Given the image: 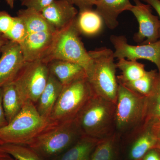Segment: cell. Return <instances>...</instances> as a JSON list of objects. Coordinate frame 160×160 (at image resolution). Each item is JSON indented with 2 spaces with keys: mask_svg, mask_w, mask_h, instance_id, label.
<instances>
[{
  "mask_svg": "<svg viewBox=\"0 0 160 160\" xmlns=\"http://www.w3.org/2000/svg\"><path fill=\"white\" fill-rule=\"evenodd\" d=\"M17 16L23 20L26 26V38L21 46L25 61L43 60L50 49L58 31L41 12L33 9H20Z\"/></svg>",
  "mask_w": 160,
  "mask_h": 160,
  "instance_id": "6da1fadb",
  "label": "cell"
},
{
  "mask_svg": "<svg viewBox=\"0 0 160 160\" xmlns=\"http://www.w3.org/2000/svg\"><path fill=\"white\" fill-rule=\"evenodd\" d=\"M74 120L49 123L27 145L44 160H53L66 151L82 135Z\"/></svg>",
  "mask_w": 160,
  "mask_h": 160,
  "instance_id": "7a4b0ae2",
  "label": "cell"
},
{
  "mask_svg": "<svg viewBox=\"0 0 160 160\" xmlns=\"http://www.w3.org/2000/svg\"><path fill=\"white\" fill-rule=\"evenodd\" d=\"M116 104L94 95L75 118L83 135L100 140L115 131Z\"/></svg>",
  "mask_w": 160,
  "mask_h": 160,
  "instance_id": "3957f363",
  "label": "cell"
},
{
  "mask_svg": "<svg viewBox=\"0 0 160 160\" xmlns=\"http://www.w3.org/2000/svg\"><path fill=\"white\" fill-rule=\"evenodd\" d=\"M92 63L87 78L95 94L116 104L119 84L113 52L104 47L89 52Z\"/></svg>",
  "mask_w": 160,
  "mask_h": 160,
  "instance_id": "277c9868",
  "label": "cell"
},
{
  "mask_svg": "<svg viewBox=\"0 0 160 160\" xmlns=\"http://www.w3.org/2000/svg\"><path fill=\"white\" fill-rule=\"evenodd\" d=\"M49 124L30 101L24 103L17 115L0 128V143L28 145Z\"/></svg>",
  "mask_w": 160,
  "mask_h": 160,
  "instance_id": "5b68a950",
  "label": "cell"
},
{
  "mask_svg": "<svg viewBox=\"0 0 160 160\" xmlns=\"http://www.w3.org/2000/svg\"><path fill=\"white\" fill-rule=\"evenodd\" d=\"M80 35L75 19L57 31L50 49L42 61L47 64L55 60L69 61L82 66L87 72L91 66L92 59Z\"/></svg>",
  "mask_w": 160,
  "mask_h": 160,
  "instance_id": "8992f818",
  "label": "cell"
},
{
  "mask_svg": "<svg viewBox=\"0 0 160 160\" xmlns=\"http://www.w3.org/2000/svg\"><path fill=\"white\" fill-rule=\"evenodd\" d=\"M95 93L87 77L63 86L49 119V123L74 120Z\"/></svg>",
  "mask_w": 160,
  "mask_h": 160,
  "instance_id": "52a82bcc",
  "label": "cell"
},
{
  "mask_svg": "<svg viewBox=\"0 0 160 160\" xmlns=\"http://www.w3.org/2000/svg\"><path fill=\"white\" fill-rule=\"evenodd\" d=\"M146 106V97L119 84L115 114V131L122 137L142 125Z\"/></svg>",
  "mask_w": 160,
  "mask_h": 160,
  "instance_id": "ba28073f",
  "label": "cell"
},
{
  "mask_svg": "<svg viewBox=\"0 0 160 160\" xmlns=\"http://www.w3.org/2000/svg\"><path fill=\"white\" fill-rule=\"evenodd\" d=\"M48 64L42 60L26 62L13 83L23 105L27 101L37 104L48 82Z\"/></svg>",
  "mask_w": 160,
  "mask_h": 160,
  "instance_id": "9c48e42d",
  "label": "cell"
},
{
  "mask_svg": "<svg viewBox=\"0 0 160 160\" xmlns=\"http://www.w3.org/2000/svg\"><path fill=\"white\" fill-rule=\"evenodd\" d=\"M110 40L114 46V58H127L129 61L145 59L155 64L160 73V39L155 42L133 46L128 44L126 37L111 36Z\"/></svg>",
  "mask_w": 160,
  "mask_h": 160,
  "instance_id": "30bf717a",
  "label": "cell"
},
{
  "mask_svg": "<svg viewBox=\"0 0 160 160\" xmlns=\"http://www.w3.org/2000/svg\"><path fill=\"white\" fill-rule=\"evenodd\" d=\"M122 145H125L126 160H142L148 152L157 147L150 124H142L122 136Z\"/></svg>",
  "mask_w": 160,
  "mask_h": 160,
  "instance_id": "8fae6325",
  "label": "cell"
},
{
  "mask_svg": "<svg viewBox=\"0 0 160 160\" xmlns=\"http://www.w3.org/2000/svg\"><path fill=\"white\" fill-rule=\"evenodd\" d=\"M131 11L137 20L139 30L133 39L140 44L155 42L160 39V20L152 13L151 6L141 0H134Z\"/></svg>",
  "mask_w": 160,
  "mask_h": 160,
  "instance_id": "7c38bea8",
  "label": "cell"
},
{
  "mask_svg": "<svg viewBox=\"0 0 160 160\" xmlns=\"http://www.w3.org/2000/svg\"><path fill=\"white\" fill-rule=\"evenodd\" d=\"M0 58V88L12 82L26 62L19 44L8 41L2 48Z\"/></svg>",
  "mask_w": 160,
  "mask_h": 160,
  "instance_id": "4fadbf2b",
  "label": "cell"
},
{
  "mask_svg": "<svg viewBox=\"0 0 160 160\" xmlns=\"http://www.w3.org/2000/svg\"><path fill=\"white\" fill-rule=\"evenodd\" d=\"M78 12L74 5L68 0H54L41 13L57 31H60L75 19Z\"/></svg>",
  "mask_w": 160,
  "mask_h": 160,
  "instance_id": "5bb4252c",
  "label": "cell"
},
{
  "mask_svg": "<svg viewBox=\"0 0 160 160\" xmlns=\"http://www.w3.org/2000/svg\"><path fill=\"white\" fill-rule=\"evenodd\" d=\"M48 66L50 73L55 77L63 86L87 77L85 69L77 63L55 60L48 63Z\"/></svg>",
  "mask_w": 160,
  "mask_h": 160,
  "instance_id": "9a60e30c",
  "label": "cell"
},
{
  "mask_svg": "<svg viewBox=\"0 0 160 160\" xmlns=\"http://www.w3.org/2000/svg\"><path fill=\"white\" fill-rule=\"evenodd\" d=\"M95 6L105 24L109 29H113L118 25L119 15L123 12L130 11L133 5L130 0H98Z\"/></svg>",
  "mask_w": 160,
  "mask_h": 160,
  "instance_id": "2e32d148",
  "label": "cell"
},
{
  "mask_svg": "<svg viewBox=\"0 0 160 160\" xmlns=\"http://www.w3.org/2000/svg\"><path fill=\"white\" fill-rule=\"evenodd\" d=\"M62 88L59 81L50 73L47 85L36 104L39 114L48 121Z\"/></svg>",
  "mask_w": 160,
  "mask_h": 160,
  "instance_id": "e0dca14e",
  "label": "cell"
},
{
  "mask_svg": "<svg viewBox=\"0 0 160 160\" xmlns=\"http://www.w3.org/2000/svg\"><path fill=\"white\" fill-rule=\"evenodd\" d=\"M75 24L80 34L92 37L102 31L105 23L99 13L91 8L79 9Z\"/></svg>",
  "mask_w": 160,
  "mask_h": 160,
  "instance_id": "ac0fdd59",
  "label": "cell"
},
{
  "mask_svg": "<svg viewBox=\"0 0 160 160\" xmlns=\"http://www.w3.org/2000/svg\"><path fill=\"white\" fill-rule=\"evenodd\" d=\"M122 150V137L116 132L99 140L89 160H119Z\"/></svg>",
  "mask_w": 160,
  "mask_h": 160,
  "instance_id": "d6986e66",
  "label": "cell"
},
{
  "mask_svg": "<svg viewBox=\"0 0 160 160\" xmlns=\"http://www.w3.org/2000/svg\"><path fill=\"white\" fill-rule=\"evenodd\" d=\"M98 141L82 135L71 147L53 160H89Z\"/></svg>",
  "mask_w": 160,
  "mask_h": 160,
  "instance_id": "ffe728a7",
  "label": "cell"
},
{
  "mask_svg": "<svg viewBox=\"0 0 160 160\" xmlns=\"http://www.w3.org/2000/svg\"><path fill=\"white\" fill-rule=\"evenodd\" d=\"M116 65L117 68L122 71L121 75L117 76L118 82L124 87L138 81L147 72L145 65L137 61L120 59Z\"/></svg>",
  "mask_w": 160,
  "mask_h": 160,
  "instance_id": "44dd1931",
  "label": "cell"
},
{
  "mask_svg": "<svg viewBox=\"0 0 160 160\" xmlns=\"http://www.w3.org/2000/svg\"><path fill=\"white\" fill-rule=\"evenodd\" d=\"M2 88V106L6 120L10 122L20 112L23 104L13 82Z\"/></svg>",
  "mask_w": 160,
  "mask_h": 160,
  "instance_id": "7402d4cb",
  "label": "cell"
},
{
  "mask_svg": "<svg viewBox=\"0 0 160 160\" xmlns=\"http://www.w3.org/2000/svg\"><path fill=\"white\" fill-rule=\"evenodd\" d=\"M160 118V75L155 88L146 98V111L143 124H151Z\"/></svg>",
  "mask_w": 160,
  "mask_h": 160,
  "instance_id": "603a6c76",
  "label": "cell"
},
{
  "mask_svg": "<svg viewBox=\"0 0 160 160\" xmlns=\"http://www.w3.org/2000/svg\"><path fill=\"white\" fill-rule=\"evenodd\" d=\"M1 146L16 160H44L27 145L4 144Z\"/></svg>",
  "mask_w": 160,
  "mask_h": 160,
  "instance_id": "cb8c5ba5",
  "label": "cell"
},
{
  "mask_svg": "<svg viewBox=\"0 0 160 160\" xmlns=\"http://www.w3.org/2000/svg\"><path fill=\"white\" fill-rule=\"evenodd\" d=\"M16 18V17L12 16L6 11H0V34L4 37L11 31Z\"/></svg>",
  "mask_w": 160,
  "mask_h": 160,
  "instance_id": "d4e9b609",
  "label": "cell"
},
{
  "mask_svg": "<svg viewBox=\"0 0 160 160\" xmlns=\"http://www.w3.org/2000/svg\"><path fill=\"white\" fill-rule=\"evenodd\" d=\"M54 0H21L22 6L41 12Z\"/></svg>",
  "mask_w": 160,
  "mask_h": 160,
  "instance_id": "484cf974",
  "label": "cell"
},
{
  "mask_svg": "<svg viewBox=\"0 0 160 160\" xmlns=\"http://www.w3.org/2000/svg\"><path fill=\"white\" fill-rule=\"evenodd\" d=\"M98 0H72V4L78 7L79 9L91 8L95 6Z\"/></svg>",
  "mask_w": 160,
  "mask_h": 160,
  "instance_id": "4316f807",
  "label": "cell"
},
{
  "mask_svg": "<svg viewBox=\"0 0 160 160\" xmlns=\"http://www.w3.org/2000/svg\"><path fill=\"white\" fill-rule=\"evenodd\" d=\"M152 131L155 137L157 142V149L160 151V118L150 124Z\"/></svg>",
  "mask_w": 160,
  "mask_h": 160,
  "instance_id": "83f0119b",
  "label": "cell"
},
{
  "mask_svg": "<svg viewBox=\"0 0 160 160\" xmlns=\"http://www.w3.org/2000/svg\"><path fill=\"white\" fill-rule=\"evenodd\" d=\"M2 88H0V128L8 125L2 106Z\"/></svg>",
  "mask_w": 160,
  "mask_h": 160,
  "instance_id": "f1b7e54d",
  "label": "cell"
},
{
  "mask_svg": "<svg viewBox=\"0 0 160 160\" xmlns=\"http://www.w3.org/2000/svg\"><path fill=\"white\" fill-rule=\"evenodd\" d=\"M142 160H160V151L157 148L148 152Z\"/></svg>",
  "mask_w": 160,
  "mask_h": 160,
  "instance_id": "f546056e",
  "label": "cell"
},
{
  "mask_svg": "<svg viewBox=\"0 0 160 160\" xmlns=\"http://www.w3.org/2000/svg\"><path fill=\"white\" fill-rule=\"evenodd\" d=\"M141 1L147 3L148 5H150L151 7H152L157 12L160 20V0H141Z\"/></svg>",
  "mask_w": 160,
  "mask_h": 160,
  "instance_id": "4dcf8cb0",
  "label": "cell"
},
{
  "mask_svg": "<svg viewBox=\"0 0 160 160\" xmlns=\"http://www.w3.org/2000/svg\"><path fill=\"white\" fill-rule=\"evenodd\" d=\"M0 143V160H16L2 148Z\"/></svg>",
  "mask_w": 160,
  "mask_h": 160,
  "instance_id": "1f68e13d",
  "label": "cell"
},
{
  "mask_svg": "<svg viewBox=\"0 0 160 160\" xmlns=\"http://www.w3.org/2000/svg\"><path fill=\"white\" fill-rule=\"evenodd\" d=\"M8 40L6 39V38L2 36V35L0 34V52L2 51V48L3 46L8 42Z\"/></svg>",
  "mask_w": 160,
  "mask_h": 160,
  "instance_id": "d6a6232c",
  "label": "cell"
},
{
  "mask_svg": "<svg viewBox=\"0 0 160 160\" xmlns=\"http://www.w3.org/2000/svg\"><path fill=\"white\" fill-rule=\"evenodd\" d=\"M5 1L11 9H12L14 7L15 0H5Z\"/></svg>",
  "mask_w": 160,
  "mask_h": 160,
  "instance_id": "836d02e7",
  "label": "cell"
},
{
  "mask_svg": "<svg viewBox=\"0 0 160 160\" xmlns=\"http://www.w3.org/2000/svg\"><path fill=\"white\" fill-rule=\"evenodd\" d=\"M68 1H69V2H71L72 3V0H68Z\"/></svg>",
  "mask_w": 160,
  "mask_h": 160,
  "instance_id": "e575fe53",
  "label": "cell"
},
{
  "mask_svg": "<svg viewBox=\"0 0 160 160\" xmlns=\"http://www.w3.org/2000/svg\"></svg>",
  "mask_w": 160,
  "mask_h": 160,
  "instance_id": "d590c367",
  "label": "cell"
}]
</instances>
